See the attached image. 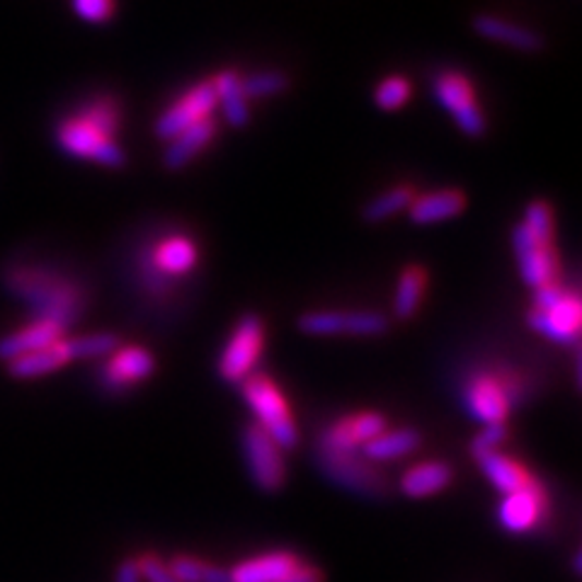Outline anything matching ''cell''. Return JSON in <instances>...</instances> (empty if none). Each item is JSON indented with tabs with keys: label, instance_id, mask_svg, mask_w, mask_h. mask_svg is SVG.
<instances>
[{
	"label": "cell",
	"instance_id": "obj_1",
	"mask_svg": "<svg viewBox=\"0 0 582 582\" xmlns=\"http://www.w3.org/2000/svg\"><path fill=\"white\" fill-rule=\"evenodd\" d=\"M120 129V100L112 98V95H100V98L86 102L73 114L63 116L57 126V144L71 158L120 171L126 165Z\"/></svg>",
	"mask_w": 582,
	"mask_h": 582
},
{
	"label": "cell",
	"instance_id": "obj_2",
	"mask_svg": "<svg viewBox=\"0 0 582 582\" xmlns=\"http://www.w3.org/2000/svg\"><path fill=\"white\" fill-rule=\"evenodd\" d=\"M5 282L17 296H23L27 304L35 306V319L57 321L66 331L78 321L83 309V289L76 280L63 277V274L47 268L20 264L13 272H8Z\"/></svg>",
	"mask_w": 582,
	"mask_h": 582
},
{
	"label": "cell",
	"instance_id": "obj_3",
	"mask_svg": "<svg viewBox=\"0 0 582 582\" xmlns=\"http://www.w3.org/2000/svg\"><path fill=\"white\" fill-rule=\"evenodd\" d=\"M527 321L538 335L548 337V340L558 345H575L582 325V304L578 292L568 289L560 282L534 289L532 309H529Z\"/></svg>",
	"mask_w": 582,
	"mask_h": 582
},
{
	"label": "cell",
	"instance_id": "obj_4",
	"mask_svg": "<svg viewBox=\"0 0 582 582\" xmlns=\"http://www.w3.org/2000/svg\"><path fill=\"white\" fill-rule=\"evenodd\" d=\"M243 400L256 416V425L280 444V449H294L299 444V428H296L294 412L287 396L282 394L277 381L268 374L256 372L240 384Z\"/></svg>",
	"mask_w": 582,
	"mask_h": 582
},
{
	"label": "cell",
	"instance_id": "obj_5",
	"mask_svg": "<svg viewBox=\"0 0 582 582\" xmlns=\"http://www.w3.org/2000/svg\"><path fill=\"white\" fill-rule=\"evenodd\" d=\"M522 400V379L515 372H473L463 384V406L481 425L507 422Z\"/></svg>",
	"mask_w": 582,
	"mask_h": 582
},
{
	"label": "cell",
	"instance_id": "obj_6",
	"mask_svg": "<svg viewBox=\"0 0 582 582\" xmlns=\"http://www.w3.org/2000/svg\"><path fill=\"white\" fill-rule=\"evenodd\" d=\"M264 340H268V327L258 313H246L238 319L219 355V376L228 384H243L248 376L256 374Z\"/></svg>",
	"mask_w": 582,
	"mask_h": 582
},
{
	"label": "cell",
	"instance_id": "obj_7",
	"mask_svg": "<svg viewBox=\"0 0 582 582\" xmlns=\"http://www.w3.org/2000/svg\"><path fill=\"white\" fill-rule=\"evenodd\" d=\"M432 92H435L439 108L449 112L461 134L471 136V139H481L488 132V120H485L481 110L479 92H475L473 81L463 71L447 69L437 73L435 83H432Z\"/></svg>",
	"mask_w": 582,
	"mask_h": 582
},
{
	"label": "cell",
	"instance_id": "obj_8",
	"mask_svg": "<svg viewBox=\"0 0 582 582\" xmlns=\"http://www.w3.org/2000/svg\"><path fill=\"white\" fill-rule=\"evenodd\" d=\"M216 112V90L214 81L205 78L183 90L168 108L158 114L153 132L161 141H171L177 134L187 132L189 126L211 120Z\"/></svg>",
	"mask_w": 582,
	"mask_h": 582
},
{
	"label": "cell",
	"instance_id": "obj_9",
	"mask_svg": "<svg viewBox=\"0 0 582 582\" xmlns=\"http://www.w3.org/2000/svg\"><path fill=\"white\" fill-rule=\"evenodd\" d=\"M299 331L304 335L333 337V335H352V337H381L388 333V319L379 311H306L299 315Z\"/></svg>",
	"mask_w": 582,
	"mask_h": 582
},
{
	"label": "cell",
	"instance_id": "obj_10",
	"mask_svg": "<svg viewBox=\"0 0 582 582\" xmlns=\"http://www.w3.org/2000/svg\"><path fill=\"white\" fill-rule=\"evenodd\" d=\"M512 250L527 287L542 289L560 282V258L556 243L538 240L524 228L522 221L512 228Z\"/></svg>",
	"mask_w": 582,
	"mask_h": 582
},
{
	"label": "cell",
	"instance_id": "obj_11",
	"mask_svg": "<svg viewBox=\"0 0 582 582\" xmlns=\"http://www.w3.org/2000/svg\"><path fill=\"white\" fill-rule=\"evenodd\" d=\"M243 451H246L250 479L264 493H277L287 483V463L280 444L268 432L260 430L256 422L243 432Z\"/></svg>",
	"mask_w": 582,
	"mask_h": 582
},
{
	"label": "cell",
	"instance_id": "obj_12",
	"mask_svg": "<svg viewBox=\"0 0 582 582\" xmlns=\"http://www.w3.org/2000/svg\"><path fill=\"white\" fill-rule=\"evenodd\" d=\"M321 469L333 483L343 485V488L367 495V497H384L388 485L384 473H381L372 461H367L362 454H335V451H321Z\"/></svg>",
	"mask_w": 582,
	"mask_h": 582
},
{
	"label": "cell",
	"instance_id": "obj_13",
	"mask_svg": "<svg viewBox=\"0 0 582 582\" xmlns=\"http://www.w3.org/2000/svg\"><path fill=\"white\" fill-rule=\"evenodd\" d=\"M199 264V246L195 238L185 233L161 238L148 256V272L156 277V284H168L171 280L187 277Z\"/></svg>",
	"mask_w": 582,
	"mask_h": 582
},
{
	"label": "cell",
	"instance_id": "obj_14",
	"mask_svg": "<svg viewBox=\"0 0 582 582\" xmlns=\"http://www.w3.org/2000/svg\"><path fill=\"white\" fill-rule=\"evenodd\" d=\"M386 430V420L381 412H355V416H345L335 420L331 428H325L321 435L319 449L321 451H335V454H355L362 451L367 442H372L379 432Z\"/></svg>",
	"mask_w": 582,
	"mask_h": 582
},
{
	"label": "cell",
	"instance_id": "obj_15",
	"mask_svg": "<svg viewBox=\"0 0 582 582\" xmlns=\"http://www.w3.org/2000/svg\"><path fill=\"white\" fill-rule=\"evenodd\" d=\"M156 374V357L144 345H120L104 357L100 381L112 391L139 386Z\"/></svg>",
	"mask_w": 582,
	"mask_h": 582
},
{
	"label": "cell",
	"instance_id": "obj_16",
	"mask_svg": "<svg viewBox=\"0 0 582 582\" xmlns=\"http://www.w3.org/2000/svg\"><path fill=\"white\" fill-rule=\"evenodd\" d=\"M546 515H548L546 491L536 479L529 481L520 491L507 493L500 503V510H497L500 524L512 534L532 532V529H536L546 520Z\"/></svg>",
	"mask_w": 582,
	"mask_h": 582
},
{
	"label": "cell",
	"instance_id": "obj_17",
	"mask_svg": "<svg viewBox=\"0 0 582 582\" xmlns=\"http://www.w3.org/2000/svg\"><path fill=\"white\" fill-rule=\"evenodd\" d=\"M471 27L479 37L495 41V45H503L507 49L524 51V54H532V51L544 47V37L538 35V32H534L532 27L517 25L512 20H505L500 15H475Z\"/></svg>",
	"mask_w": 582,
	"mask_h": 582
},
{
	"label": "cell",
	"instance_id": "obj_18",
	"mask_svg": "<svg viewBox=\"0 0 582 582\" xmlns=\"http://www.w3.org/2000/svg\"><path fill=\"white\" fill-rule=\"evenodd\" d=\"M466 205H469V197H466L463 189L442 187V189H432V193L416 195L412 205L408 207V216L412 224L432 226V224H442V221L457 219L466 209Z\"/></svg>",
	"mask_w": 582,
	"mask_h": 582
},
{
	"label": "cell",
	"instance_id": "obj_19",
	"mask_svg": "<svg viewBox=\"0 0 582 582\" xmlns=\"http://www.w3.org/2000/svg\"><path fill=\"white\" fill-rule=\"evenodd\" d=\"M66 337V327L49 319H35L27 325L17 327V331L0 337V359L3 362H13V359L23 357L35 349L49 347Z\"/></svg>",
	"mask_w": 582,
	"mask_h": 582
},
{
	"label": "cell",
	"instance_id": "obj_20",
	"mask_svg": "<svg viewBox=\"0 0 582 582\" xmlns=\"http://www.w3.org/2000/svg\"><path fill=\"white\" fill-rule=\"evenodd\" d=\"M216 136V120L211 116L207 122H199L195 126H189L187 132L177 134L175 139L165 141L163 151V165L171 173L185 171L189 163H195V158L205 151V148L214 141Z\"/></svg>",
	"mask_w": 582,
	"mask_h": 582
},
{
	"label": "cell",
	"instance_id": "obj_21",
	"mask_svg": "<svg viewBox=\"0 0 582 582\" xmlns=\"http://www.w3.org/2000/svg\"><path fill=\"white\" fill-rule=\"evenodd\" d=\"M301 564V558L289 552H270L240 560L228 570L231 582H282L292 570Z\"/></svg>",
	"mask_w": 582,
	"mask_h": 582
},
{
	"label": "cell",
	"instance_id": "obj_22",
	"mask_svg": "<svg viewBox=\"0 0 582 582\" xmlns=\"http://www.w3.org/2000/svg\"><path fill=\"white\" fill-rule=\"evenodd\" d=\"M454 481V471L449 463L444 461H420L416 466L400 475V493L412 497V500H420V497L437 495L442 491H447Z\"/></svg>",
	"mask_w": 582,
	"mask_h": 582
},
{
	"label": "cell",
	"instance_id": "obj_23",
	"mask_svg": "<svg viewBox=\"0 0 582 582\" xmlns=\"http://www.w3.org/2000/svg\"><path fill=\"white\" fill-rule=\"evenodd\" d=\"M69 362H73V357L66 337H63V340L54 345L35 349V352H27L13 359V362H8V374L13 379H39L59 372Z\"/></svg>",
	"mask_w": 582,
	"mask_h": 582
},
{
	"label": "cell",
	"instance_id": "obj_24",
	"mask_svg": "<svg viewBox=\"0 0 582 582\" xmlns=\"http://www.w3.org/2000/svg\"><path fill=\"white\" fill-rule=\"evenodd\" d=\"M240 73L238 71H219L216 76H211L214 81V90H216V110L221 108L224 112L226 122L236 129H243L250 122V102L243 92V83H240Z\"/></svg>",
	"mask_w": 582,
	"mask_h": 582
},
{
	"label": "cell",
	"instance_id": "obj_25",
	"mask_svg": "<svg viewBox=\"0 0 582 582\" xmlns=\"http://www.w3.org/2000/svg\"><path fill=\"white\" fill-rule=\"evenodd\" d=\"M420 432L412 428H398V430H384L379 435L367 442L362 447V457L372 463H386V461H396L404 459L408 454L416 451L420 447Z\"/></svg>",
	"mask_w": 582,
	"mask_h": 582
},
{
	"label": "cell",
	"instance_id": "obj_26",
	"mask_svg": "<svg viewBox=\"0 0 582 582\" xmlns=\"http://www.w3.org/2000/svg\"><path fill=\"white\" fill-rule=\"evenodd\" d=\"M430 287V272L422 264L412 262L404 268L394 294V315L398 321H410L420 311Z\"/></svg>",
	"mask_w": 582,
	"mask_h": 582
},
{
	"label": "cell",
	"instance_id": "obj_27",
	"mask_svg": "<svg viewBox=\"0 0 582 582\" xmlns=\"http://www.w3.org/2000/svg\"><path fill=\"white\" fill-rule=\"evenodd\" d=\"M479 466L485 479H488L503 495L524 488V485L534 479L520 461H515L503 451H493L488 457L479 459Z\"/></svg>",
	"mask_w": 582,
	"mask_h": 582
},
{
	"label": "cell",
	"instance_id": "obj_28",
	"mask_svg": "<svg viewBox=\"0 0 582 582\" xmlns=\"http://www.w3.org/2000/svg\"><path fill=\"white\" fill-rule=\"evenodd\" d=\"M416 187L412 185H396L388 187L384 193H379L372 202H367L362 209V219L367 224H384V221L394 219L398 214L408 211V207L416 199Z\"/></svg>",
	"mask_w": 582,
	"mask_h": 582
},
{
	"label": "cell",
	"instance_id": "obj_29",
	"mask_svg": "<svg viewBox=\"0 0 582 582\" xmlns=\"http://www.w3.org/2000/svg\"><path fill=\"white\" fill-rule=\"evenodd\" d=\"M168 566H171L177 582H231L226 568L209 564L205 558L179 554L168 560Z\"/></svg>",
	"mask_w": 582,
	"mask_h": 582
},
{
	"label": "cell",
	"instance_id": "obj_30",
	"mask_svg": "<svg viewBox=\"0 0 582 582\" xmlns=\"http://www.w3.org/2000/svg\"><path fill=\"white\" fill-rule=\"evenodd\" d=\"M243 92H246L248 102L250 100H264V98H277L284 90L289 88V76L284 71L268 69V71H256L250 76H243Z\"/></svg>",
	"mask_w": 582,
	"mask_h": 582
},
{
	"label": "cell",
	"instance_id": "obj_31",
	"mask_svg": "<svg viewBox=\"0 0 582 582\" xmlns=\"http://www.w3.org/2000/svg\"><path fill=\"white\" fill-rule=\"evenodd\" d=\"M412 98V83L406 76H386L374 88V104L381 112H396L406 108Z\"/></svg>",
	"mask_w": 582,
	"mask_h": 582
},
{
	"label": "cell",
	"instance_id": "obj_32",
	"mask_svg": "<svg viewBox=\"0 0 582 582\" xmlns=\"http://www.w3.org/2000/svg\"><path fill=\"white\" fill-rule=\"evenodd\" d=\"M73 359H95L108 357L120 347V337L114 333H88L78 337H66Z\"/></svg>",
	"mask_w": 582,
	"mask_h": 582
},
{
	"label": "cell",
	"instance_id": "obj_33",
	"mask_svg": "<svg viewBox=\"0 0 582 582\" xmlns=\"http://www.w3.org/2000/svg\"><path fill=\"white\" fill-rule=\"evenodd\" d=\"M507 435H510V432H507V422H497V425H483V430L479 432V435L471 439L473 459L479 461L483 457H488V454L500 449L505 444V439H507Z\"/></svg>",
	"mask_w": 582,
	"mask_h": 582
},
{
	"label": "cell",
	"instance_id": "obj_34",
	"mask_svg": "<svg viewBox=\"0 0 582 582\" xmlns=\"http://www.w3.org/2000/svg\"><path fill=\"white\" fill-rule=\"evenodd\" d=\"M73 13L90 25L110 23L116 13V0H71Z\"/></svg>",
	"mask_w": 582,
	"mask_h": 582
},
{
	"label": "cell",
	"instance_id": "obj_35",
	"mask_svg": "<svg viewBox=\"0 0 582 582\" xmlns=\"http://www.w3.org/2000/svg\"><path fill=\"white\" fill-rule=\"evenodd\" d=\"M139 568L144 582H177L171 566H168V560L156 554L139 556Z\"/></svg>",
	"mask_w": 582,
	"mask_h": 582
},
{
	"label": "cell",
	"instance_id": "obj_36",
	"mask_svg": "<svg viewBox=\"0 0 582 582\" xmlns=\"http://www.w3.org/2000/svg\"><path fill=\"white\" fill-rule=\"evenodd\" d=\"M114 582H144L141 578V568H139V558H124L120 566H116Z\"/></svg>",
	"mask_w": 582,
	"mask_h": 582
},
{
	"label": "cell",
	"instance_id": "obj_37",
	"mask_svg": "<svg viewBox=\"0 0 582 582\" xmlns=\"http://www.w3.org/2000/svg\"><path fill=\"white\" fill-rule=\"evenodd\" d=\"M282 582H325V578H323V573L315 566L299 564Z\"/></svg>",
	"mask_w": 582,
	"mask_h": 582
},
{
	"label": "cell",
	"instance_id": "obj_38",
	"mask_svg": "<svg viewBox=\"0 0 582 582\" xmlns=\"http://www.w3.org/2000/svg\"><path fill=\"white\" fill-rule=\"evenodd\" d=\"M573 568H575V573H578V575L582 573V556H580V552H578L575 558H573Z\"/></svg>",
	"mask_w": 582,
	"mask_h": 582
}]
</instances>
